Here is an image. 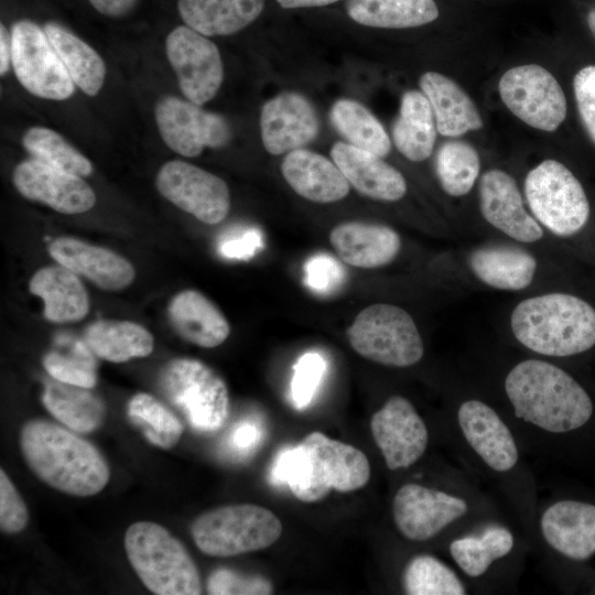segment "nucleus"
Returning <instances> with one entry per match:
<instances>
[{
	"label": "nucleus",
	"mask_w": 595,
	"mask_h": 595,
	"mask_svg": "<svg viewBox=\"0 0 595 595\" xmlns=\"http://www.w3.org/2000/svg\"><path fill=\"white\" fill-rule=\"evenodd\" d=\"M544 541L565 558L583 561L595 553V505L560 500L541 515Z\"/></svg>",
	"instance_id": "obj_22"
},
{
	"label": "nucleus",
	"mask_w": 595,
	"mask_h": 595,
	"mask_svg": "<svg viewBox=\"0 0 595 595\" xmlns=\"http://www.w3.org/2000/svg\"><path fill=\"white\" fill-rule=\"evenodd\" d=\"M261 246L262 235L252 228L224 240L219 246V252L229 259L248 260Z\"/></svg>",
	"instance_id": "obj_48"
},
{
	"label": "nucleus",
	"mask_w": 595,
	"mask_h": 595,
	"mask_svg": "<svg viewBox=\"0 0 595 595\" xmlns=\"http://www.w3.org/2000/svg\"><path fill=\"white\" fill-rule=\"evenodd\" d=\"M370 430L391 470L412 466L422 457L429 444V431L423 419L402 396L390 397L374 413Z\"/></svg>",
	"instance_id": "obj_16"
},
{
	"label": "nucleus",
	"mask_w": 595,
	"mask_h": 595,
	"mask_svg": "<svg viewBox=\"0 0 595 595\" xmlns=\"http://www.w3.org/2000/svg\"><path fill=\"white\" fill-rule=\"evenodd\" d=\"M23 148L31 156L55 169L88 176L93 172L91 162L58 132L45 127H32L22 137Z\"/></svg>",
	"instance_id": "obj_40"
},
{
	"label": "nucleus",
	"mask_w": 595,
	"mask_h": 595,
	"mask_svg": "<svg viewBox=\"0 0 595 595\" xmlns=\"http://www.w3.org/2000/svg\"><path fill=\"white\" fill-rule=\"evenodd\" d=\"M510 328L516 340L536 354L569 357L595 345V309L573 294H539L513 307Z\"/></svg>",
	"instance_id": "obj_4"
},
{
	"label": "nucleus",
	"mask_w": 595,
	"mask_h": 595,
	"mask_svg": "<svg viewBox=\"0 0 595 595\" xmlns=\"http://www.w3.org/2000/svg\"><path fill=\"white\" fill-rule=\"evenodd\" d=\"M523 191L532 216L555 236H573L588 220L589 203L582 184L556 160H544L531 169Z\"/></svg>",
	"instance_id": "obj_9"
},
{
	"label": "nucleus",
	"mask_w": 595,
	"mask_h": 595,
	"mask_svg": "<svg viewBox=\"0 0 595 595\" xmlns=\"http://www.w3.org/2000/svg\"><path fill=\"white\" fill-rule=\"evenodd\" d=\"M127 413L145 440L160 448L175 446L183 434L178 418L149 393L134 394L128 402Z\"/></svg>",
	"instance_id": "obj_39"
},
{
	"label": "nucleus",
	"mask_w": 595,
	"mask_h": 595,
	"mask_svg": "<svg viewBox=\"0 0 595 595\" xmlns=\"http://www.w3.org/2000/svg\"><path fill=\"white\" fill-rule=\"evenodd\" d=\"M29 522L28 508L10 480L7 473L0 470V529L13 534L22 531Z\"/></svg>",
	"instance_id": "obj_45"
},
{
	"label": "nucleus",
	"mask_w": 595,
	"mask_h": 595,
	"mask_svg": "<svg viewBox=\"0 0 595 595\" xmlns=\"http://www.w3.org/2000/svg\"><path fill=\"white\" fill-rule=\"evenodd\" d=\"M459 430L476 455L494 472L507 473L519 461L511 430L498 412L478 399H468L457 410Z\"/></svg>",
	"instance_id": "obj_19"
},
{
	"label": "nucleus",
	"mask_w": 595,
	"mask_h": 595,
	"mask_svg": "<svg viewBox=\"0 0 595 595\" xmlns=\"http://www.w3.org/2000/svg\"><path fill=\"white\" fill-rule=\"evenodd\" d=\"M42 402L56 420L78 433L95 431L106 415L104 402L88 388L55 379L46 383Z\"/></svg>",
	"instance_id": "obj_33"
},
{
	"label": "nucleus",
	"mask_w": 595,
	"mask_h": 595,
	"mask_svg": "<svg viewBox=\"0 0 595 595\" xmlns=\"http://www.w3.org/2000/svg\"><path fill=\"white\" fill-rule=\"evenodd\" d=\"M436 131L434 115L425 95L418 90L404 93L392 127L398 151L413 162L426 160L433 151Z\"/></svg>",
	"instance_id": "obj_31"
},
{
	"label": "nucleus",
	"mask_w": 595,
	"mask_h": 595,
	"mask_svg": "<svg viewBox=\"0 0 595 595\" xmlns=\"http://www.w3.org/2000/svg\"><path fill=\"white\" fill-rule=\"evenodd\" d=\"M260 437V430L253 422H241L232 431L229 444L235 451L245 453L253 448Z\"/></svg>",
	"instance_id": "obj_49"
},
{
	"label": "nucleus",
	"mask_w": 595,
	"mask_h": 595,
	"mask_svg": "<svg viewBox=\"0 0 595 595\" xmlns=\"http://www.w3.org/2000/svg\"><path fill=\"white\" fill-rule=\"evenodd\" d=\"M159 383L167 401L196 431L219 430L229 410L224 379L209 366L194 358H175L161 370Z\"/></svg>",
	"instance_id": "obj_7"
},
{
	"label": "nucleus",
	"mask_w": 595,
	"mask_h": 595,
	"mask_svg": "<svg viewBox=\"0 0 595 595\" xmlns=\"http://www.w3.org/2000/svg\"><path fill=\"white\" fill-rule=\"evenodd\" d=\"M165 52L187 100L201 106L215 97L224 79V66L218 47L208 36L178 25L166 36Z\"/></svg>",
	"instance_id": "obj_13"
},
{
	"label": "nucleus",
	"mask_w": 595,
	"mask_h": 595,
	"mask_svg": "<svg viewBox=\"0 0 595 595\" xmlns=\"http://www.w3.org/2000/svg\"><path fill=\"white\" fill-rule=\"evenodd\" d=\"M101 14L110 18H119L129 13L136 6L137 0H88Z\"/></svg>",
	"instance_id": "obj_50"
},
{
	"label": "nucleus",
	"mask_w": 595,
	"mask_h": 595,
	"mask_svg": "<svg viewBox=\"0 0 595 595\" xmlns=\"http://www.w3.org/2000/svg\"><path fill=\"white\" fill-rule=\"evenodd\" d=\"M515 539L509 529L489 524L479 533L467 534L450 543V553L457 566L469 577L484 575L490 565L508 555Z\"/></svg>",
	"instance_id": "obj_36"
},
{
	"label": "nucleus",
	"mask_w": 595,
	"mask_h": 595,
	"mask_svg": "<svg viewBox=\"0 0 595 595\" xmlns=\"http://www.w3.org/2000/svg\"><path fill=\"white\" fill-rule=\"evenodd\" d=\"M498 90L505 106L532 128L551 132L566 117V98L561 85L538 64L508 69L499 79Z\"/></svg>",
	"instance_id": "obj_11"
},
{
	"label": "nucleus",
	"mask_w": 595,
	"mask_h": 595,
	"mask_svg": "<svg viewBox=\"0 0 595 595\" xmlns=\"http://www.w3.org/2000/svg\"><path fill=\"white\" fill-rule=\"evenodd\" d=\"M479 209L494 228L522 244L543 237V228L526 207L516 180L499 169L486 171L478 187Z\"/></svg>",
	"instance_id": "obj_18"
},
{
	"label": "nucleus",
	"mask_w": 595,
	"mask_h": 595,
	"mask_svg": "<svg viewBox=\"0 0 595 595\" xmlns=\"http://www.w3.org/2000/svg\"><path fill=\"white\" fill-rule=\"evenodd\" d=\"M402 586L409 595H464L467 592L455 571L430 554H419L408 562Z\"/></svg>",
	"instance_id": "obj_41"
},
{
	"label": "nucleus",
	"mask_w": 595,
	"mask_h": 595,
	"mask_svg": "<svg viewBox=\"0 0 595 595\" xmlns=\"http://www.w3.org/2000/svg\"><path fill=\"white\" fill-rule=\"evenodd\" d=\"M515 415L536 428L565 433L583 426L593 402L585 389L565 370L541 359L516 364L504 382Z\"/></svg>",
	"instance_id": "obj_2"
},
{
	"label": "nucleus",
	"mask_w": 595,
	"mask_h": 595,
	"mask_svg": "<svg viewBox=\"0 0 595 595\" xmlns=\"http://www.w3.org/2000/svg\"><path fill=\"white\" fill-rule=\"evenodd\" d=\"M264 0H178L185 25L205 36L230 35L252 23Z\"/></svg>",
	"instance_id": "obj_30"
},
{
	"label": "nucleus",
	"mask_w": 595,
	"mask_h": 595,
	"mask_svg": "<svg viewBox=\"0 0 595 595\" xmlns=\"http://www.w3.org/2000/svg\"><path fill=\"white\" fill-rule=\"evenodd\" d=\"M207 591L212 595H268L273 592V586L264 576L245 575L221 567L209 575Z\"/></svg>",
	"instance_id": "obj_43"
},
{
	"label": "nucleus",
	"mask_w": 595,
	"mask_h": 595,
	"mask_svg": "<svg viewBox=\"0 0 595 595\" xmlns=\"http://www.w3.org/2000/svg\"><path fill=\"white\" fill-rule=\"evenodd\" d=\"M420 87L431 105L436 130L442 136L461 137L483 127L476 105L452 78L426 72L420 77Z\"/></svg>",
	"instance_id": "obj_28"
},
{
	"label": "nucleus",
	"mask_w": 595,
	"mask_h": 595,
	"mask_svg": "<svg viewBox=\"0 0 595 595\" xmlns=\"http://www.w3.org/2000/svg\"><path fill=\"white\" fill-rule=\"evenodd\" d=\"M270 478L273 484H286L299 500L314 502L332 489L363 488L370 478V464L359 448L315 431L278 454Z\"/></svg>",
	"instance_id": "obj_3"
},
{
	"label": "nucleus",
	"mask_w": 595,
	"mask_h": 595,
	"mask_svg": "<svg viewBox=\"0 0 595 595\" xmlns=\"http://www.w3.org/2000/svg\"><path fill=\"white\" fill-rule=\"evenodd\" d=\"M467 501L456 495L420 484H404L392 501V517L399 532L411 541H426L463 518Z\"/></svg>",
	"instance_id": "obj_15"
},
{
	"label": "nucleus",
	"mask_w": 595,
	"mask_h": 595,
	"mask_svg": "<svg viewBox=\"0 0 595 595\" xmlns=\"http://www.w3.org/2000/svg\"><path fill=\"white\" fill-rule=\"evenodd\" d=\"M331 121L349 144L385 158L391 141L379 120L353 99L337 100L331 110Z\"/></svg>",
	"instance_id": "obj_37"
},
{
	"label": "nucleus",
	"mask_w": 595,
	"mask_h": 595,
	"mask_svg": "<svg viewBox=\"0 0 595 595\" xmlns=\"http://www.w3.org/2000/svg\"><path fill=\"white\" fill-rule=\"evenodd\" d=\"M320 129L312 104L296 93H282L261 109L260 131L263 147L279 155L312 142Z\"/></svg>",
	"instance_id": "obj_20"
},
{
	"label": "nucleus",
	"mask_w": 595,
	"mask_h": 595,
	"mask_svg": "<svg viewBox=\"0 0 595 595\" xmlns=\"http://www.w3.org/2000/svg\"><path fill=\"white\" fill-rule=\"evenodd\" d=\"M468 267L489 288L520 291L532 283L538 261L520 247L495 244L475 248L468 256Z\"/></svg>",
	"instance_id": "obj_26"
},
{
	"label": "nucleus",
	"mask_w": 595,
	"mask_h": 595,
	"mask_svg": "<svg viewBox=\"0 0 595 595\" xmlns=\"http://www.w3.org/2000/svg\"><path fill=\"white\" fill-rule=\"evenodd\" d=\"M20 448L36 477L64 494L94 496L109 482V466L98 448L51 421L25 422L20 432Z\"/></svg>",
	"instance_id": "obj_1"
},
{
	"label": "nucleus",
	"mask_w": 595,
	"mask_h": 595,
	"mask_svg": "<svg viewBox=\"0 0 595 595\" xmlns=\"http://www.w3.org/2000/svg\"><path fill=\"white\" fill-rule=\"evenodd\" d=\"M435 172L446 194L464 196L472 191L480 173L478 152L463 140L444 142L435 158Z\"/></svg>",
	"instance_id": "obj_38"
},
{
	"label": "nucleus",
	"mask_w": 595,
	"mask_h": 595,
	"mask_svg": "<svg viewBox=\"0 0 595 595\" xmlns=\"http://www.w3.org/2000/svg\"><path fill=\"white\" fill-rule=\"evenodd\" d=\"M159 193L204 224L224 220L230 208L227 184L217 175L181 160L164 163L155 177Z\"/></svg>",
	"instance_id": "obj_12"
},
{
	"label": "nucleus",
	"mask_w": 595,
	"mask_h": 595,
	"mask_svg": "<svg viewBox=\"0 0 595 595\" xmlns=\"http://www.w3.org/2000/svg\"><path fill=\"white\" fill-rule=\"evenodd\" d=\"M11 64L20 84L32 95L51 100L69 98L75 84L44 29L30 20L11 26Z\"/></svg>",
	"instance_id": "obj_10"
},
{
	"label": "nucleus",
	"mask_w": 595,
	"mask_h": 595,
	"mask_svg": "<svg viewBox=\"0 0 595 595\" xmlns=\"http://www.w3.org/2000/svg\"><path fill=\"white\" fill-rule=\"evenodd\" d=\"M84 340L95 356L111 363L145 357L153 350L151 333L130 321L100 320L90 324Z\"/></svg>",
	"instance_id": "obj_32"
},
{
	"label": "nucleus",
	"mask_w": 595,
	"mask_h": 595,
	"mask_svg": "<svg viewBox=\"0 0 595 595\" xmlns=\"http://www.w3.org/2000/svg\"><path fill=\"white\" fill-rule=\"evenodd\" d=\"M51 257L99 289L118 291L134 280L133 266L120 255L72 237H58L48 245Z\"/></svg>",
	"instance_id": "obj_21"
},
{
	"label": "nucleus",
	"mask_w": 595,
	"mask_h": 595,
	"mask_svg": "<svg viewBox=\"0 0 595 595\" xmlns=\"http://www.w3.org/2000/svg\"><path fill=\"white\" fill-rule=\"evenodd\" d=\"M281 172L296 194L315 203L337 202L349 192V183L335 162L306 149L288 152Z\"/></svg>",
	"instance_id": "obj_25"
},
{
	"label": "nucleus",
	"mask_w": 595,
	"mask_h": 595,
	"mask_svg": "<svg viewBox=\"0 0 595 595\" xmlns=\"http://www.w3.org/2000/svg\"><path fill=\"white\" fill-rule=\"evenodd\" d=\"M324 358L314 351L303 354L294 366L291 394L295 407L305 408L312 401L325 371Z\"/></svg>",
	"instance_id": "obj_44"
},
{
	"label": "nucleus",
	"mask_w": 595,
	"mask_h": 595,
	"mask_svg": "<svg viewBox=\"0 0 595 595\" xmlns=\"http://www.w3.org/2000/svg\"><path fill=\"white\" fill-rule=\"evenodd\" d=\"M167 314L175 332L199 347H217L230 333L225 315L196 290H184L175 294L169 303Z\"/></svg>",
	"instance_id": "obj_27"
},
{
	"label": "nucleus",
	"mask_w": 595,
	"mask_h": 595,
	"mask_svg": "<svg viewBox=\"0 0 595 595\" xmlns=\"http://www.w3.org/2000/svg\"><path fill=\"white\" fill-rule=\"evenodd\" d=\"M573 87L582 122L595 143V65L581 68L574 77Z\"/></svg>",
	"instance_id": "obj_47"
},
{
	"label": "nucleus",
	"mask_w": 595,
	"mask_h": 595,
	"mask_svg": "<svg viewBox=\"0 0 595 595\" xmlns=\"http://www.w3.org/2000/svg\"><path fill=\"white\" fill-rule=\"evenodd\" d=\"M305 283L313 291L327 294L338 289L344 280V269L329 255L318 253L304 264Z\"/></svg>",
	"instance_id": "obj_46"
},
{
	"label": "nucleus",
	"mask_w": 595,
	"mask_h": 595,
	"mask_svg": "<svg viewBox=\"0 0 595 595\" xmlns=\"http://www.w3.org/2000/svg\"><path fill=\"white\" fill-rule=\"evenodd\" d=\"M154 116L162 140L183 156L199 155L205 148H220L231 136L223 116L176 96L162 97Z\"/></svg>",
	"instance_id": "obj_14"
},
{
	"label": "nucleus",
	"mask_w": 595,
	"mask_h": 595,
	"mask_svg": "<svg viewBox=\"0 0 595 595\" xmlns=\"http://www.w3.org/2000/svg\"><path fill=\"white\" fill-rule=\"evenodd\" d=\"M282 533L280 519L253 504L227 505L205 511L191 524L196 547L209 556H234L266 549Z\"/></svg>",
	"instance_id": "obj_6"
},
{
	"label": "nucleus",
	"mask_w": 595,
	"mask_h": 595,
	"mask_svg": "<svg viewBox=\"0 0 595 595\" xmlns=\"http://www.w3.org/2000/svg\"><path fill=\"white\" fill-rule=\"evenodd\" d=\"M284 9L314 8L335 3L339 0H275Z\"/></svg>",
	"instance_id": "obj_52"
},
{
	"label": "nucleus",
	"mask_w": 595,
	"mask_h": 595,
	"mask_svg": "<svg viewBox=\"0 0 595 595\" xmlns=\"http://www.w3.org/2000/svg\"><path fill=\"white\" fill-rule=\"evenodd\" d=\"M353 349L364 358L389 367L419 363L424 345L412 316L402 307L378 303L365 307L347 329Z\"/></svg>",
	"instance_id": "obj_8"
},
{
	"label": "nucleus",
	"mask_w": 595,
	"mask_h": 595,
	"mask_svg": "<svg viewBox=\"0 0 595 595\" xmlns=\"http://www.w3.org/2000/svg\"><path fill=\"white\" fill-rule=\"evenodd\" d=\"M29 290L43 300L44 316L50 322L79 321L89 311L84 284L76 273L61 264L37 270L30 280Z\"/></svg>",
	"instance_id": "obj_29"
},
{
	"label": "nucleus",
	"mask_w": 595,
	"mask_h": 595,
	"mask_svg": "<svg viewBox=\"0 0 595 595\" xmlns=\"http://www.w3.org/2000/svg\"><path fill=\"white\" fill-rule=\"evenodd\" d=\"M93 354L85 340H78L69 354L47 353L43 358V366L55 380L91 389L97 382Z\"/></svg>",
	"instance_id": "obj_42"
},
{
	"label": "nucleus",
	"mask_w": 595,
	"mask_h": 595,
	"mask_svg": "<svg viewBox=\"0 0 595 595\" xmlns=\"http://www.w3.org/2000/svg\"><path fill=\"white\" fill-rule=\"evenodd\" d=\"M331 155L360 194L383 202H396L405 195V178L381 156L345 142H336Z\"/></svg>",
	"instance_id": "obj_23"
},
{
	"label": "nucleus",
	"mask_w": 595,
	"mask_h": 595,
	"mask_svg": "<svg viewBox=\"0 0 595 595\" xmlns=\"http://www.w3.org/2000/svg\"><path fill=\"white\" fill-rule=\"evenodd\" d=\"M587 25L593 35L595 36V8L592 9L587 14Z\"/></svg>",
	"instance_id": "obj_53"
},
{
	"label": "nucleus",
	"mask_w": 595,
	"mask_h": 595,
	"mask_svg": "<svg viewBox=\"0 0 595 595\" xmlns=\"http://www.w3.org/2000/svg\"><path fill=\"white\" fill-rule=\"evenodd\" d=\"M329 241L349 266L375 269L389 264L401 250L399 234L380 224L347 221L336 226Z\"/></svg>",
	"instance_id": "obj_24"
},
{
	"label": "nucleus",
	"mask_w": 595,
	"mask_h": 595,
	"mask_svg": "<svg viewBox=\"0 0 595 595\" xmlns=\"http://www.w3.org/2000/svg\"><path fill=\"white\" fill-rule=\"evenodd\" d=\"M127 558L143 585L158 595H198L202 582L185 545L163 526L132 523L125 534Z\"/></svg>",
	"instance_id": "obj_5"
},
{
	"label": "nucleus",
	"mask_w": 595,
	"mask_h": 595,
	"mask_svg": "<svg viewBox=\"0 0 595 595\" xmlns=\"http://www.w3.org/2000/svg\"><path fill=\"white\" fill-rule=\"evenodd\" d=\"M44 31L74 84L86 95L96 96L106 77V65L101 56L58 23H45Z\"/></svg>",
	"instance_id": "obj_35"
},
{
	"label": "nucleus",
	"mask_w": 595,
	"mask_h": 595,
	"mask_svg": "<svg viewBox=\"0 0 595 595\" xmlns=\"http://www.w3.org/2000/svg\"><path fill=\"white\" fill-rule=\"evenodd\" d=\"M12 182L25 198L43 203L63 214L85 213L96 204L95 192L83 177L33 158L14 167Z\"/></svg>",
	"instance_id": "obj_17"
},
{
	"label": "nucleus",
	"mask_w": 595,
	"mask_h": 595,
	"mask_svg": "<svg viewBox=\"0 0 595 595\" xmlns=\"http://www.w3.org/2000/svg\"><path fill=\"white\" fill-rule=\"evenodd\" d=\"M11 63V35L7 28L0 25V74L3 76L10 68Z\"/></svg>",
	"instance_id": "obj_51"
},
{
	"label": "nucleus",
	"mask_w": 595,
	"mask_h": 595,
	"mask_svg": "<svg viewBox=\"0 0 595 595\" xmlns=\"http://www.w3.org/2000/svg\"><path fill=\"white\" fill-rule=\"evenodd\" d=\"M346 10L355 22L380 29L416 28L439 17L434 0H348Z\"/></svg>",
	"instance_id": "obj_34"
}]
</instances>
